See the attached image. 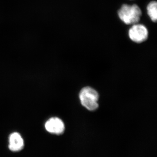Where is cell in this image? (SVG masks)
Instances as JSON below:
<instances>
[{"instance_id": "5b68a950", "label": "cell", "mask_w": 157, "mask_h": 157, "mask_svg": "<svg viewBox=\"0 0 157 157\" xmlns=\"http://www.w3.org/2000/svg\"><path fill=\"white\" fill-rule=\"evenodd\" d=\"M24 146V140L19 133L14 132L10 134L9 137L8 147L11 151L19 152L22 150Z\"/></svg>"}, {"instance_id": "8992f818", "label": "cell", "mask_w": 157, "mask_h": 157, "mask_svg": "<svg viewBox=\"0 0 157 157\" xmlns=\"http://www.w3.org/2000/svg\"><path fill=\"white\" fill-rule=\"evenodd\" d=\"M147 13L152 21L156 22L157 20V3L155 1H152L147 5Z\"/></svg>"}, {"instance_id": "6da1fadb", "label": "cell", "mask_w": 157, "mask_h": 157, "mask_svg": "<svg viewBox=\"0 0 157 157\" xmlns=\"http://www.w3.org/2000/svg\"><path fill=\"white\" fill-rule=\"evenodd\" d=\"M119 17L124 23L128 25L137 24L140 20L142 12L136 4L130 6L124 4L118 11Z\"/></svg>"}, {"instance_id": "277c9868", "label": "cell", "mask_w": 157, "mask_h": 157, "mask_svg": "<svg viewBox=\"0 0 157 157\" xmlns=\"http://www.w3.org/2000/svg\"><path fill=\"white\" fill-rule=\"evenodd\" d=\"M45 128L48 133L58 135L63 134L65 129L63 122L57 117H52L46 121Z\"/></svg>"}, {"instance_id": "3957f363", "label": "cell", "mask_w": 157, "mask_h": 157, "mask_svg": "<svg viewBox=\"0 0 157 157\" xmlns=\"http://www.w3.org/2000/svg\"><path fill=\"white\" fill-rule=\"evenodd\" d=\"M128 35L130 39L133 42L142 43L148 38V32L147 28L143 25L135 24L129 29Z\"/></svg>"}, {"instance_id": "7a4b0ae2", "label": "cell", "mask_w": 157, "mask_h": 157, "mask_svg": "<svg viewBox=\"0 0 157 157\" xmlns=\"http://www.w3.org/2000/svg\"><path fill=\"white\" fill-rule=\"evenodd\" d=\"M79 99L82 106L88 110L94 111L98 107L99 95L92 88L86 87L82 89L79 94Z\"/></svg>"}]
</instances>
